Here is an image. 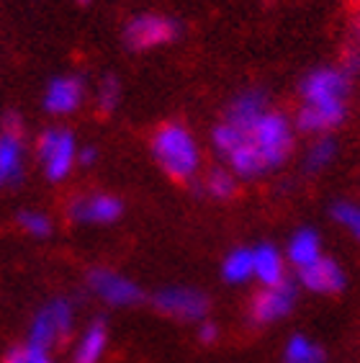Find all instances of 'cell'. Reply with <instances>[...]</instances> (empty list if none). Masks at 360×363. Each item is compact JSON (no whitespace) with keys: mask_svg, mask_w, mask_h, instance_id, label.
Returning <instances> with one entry per match:
<instances>
[{"mask_svg":"<svg viewBox=\"0 0 360 363\" xmlns=\"http://www.w3.org/2000/svg\"><path fill=\"white\" fill-rule=\"evenodd\" d=\"M296 126L283 113L265 111L252 126H247L240 145L224 155L227 168L237 178H260L288 160L293 150Z\"/></svg>","mask_w":360,"mask_h":363,"instance_id":"1","label":"cell"},{"mask_svg":"<svg viewBox=\"0 0 360 363\" xmlns=\"http://www.w3.org/2000/svg\"><path fill=\"white\" fill-rule=\"evenodd\" d=\"M154 162L173 181H191L201 170V150L193 134L180 124L159 126L152 137Z\"/></svg>","mask_w":360,"mask_h":363,"instance_id":"2","label":"cell"},{"mask_svg":"<svg viewBox=\"0 0 360 363\" xmlns=\"http://www.w3.org/2000/svg\"><path fill=\"white\" fill-rule=\"evenodd\" d=\"M36 152H39V162H42V170L49 181H64L77 162V145L72 132L67 129H47V132L39 137V145H36Z\"/></svg>","mask_w":360,"mask_h":363,"instance_id":"3","label":"cell"},{"mask_svg":"<svg viewBox=\"0 0 360 363\" xmlns=\"http://www.w3.org/2000/svg\"><path fill=\"white\" fill-rule=\"evenodd\" d=\"M72 325H75L72 301L52 299L36 312L34 322H31V333H28V345L49 350L55 342H62L72 333Z\"/></svg>","mask_w":360,"mask_h":363,"instance_id":"4","label":"cell"},{"mask_svg":"<svg viewBox=\"0 0 360 363\" xmlns=\"http://www.w3.org/2000/svg\"><path fill=\"white\" fill-rule=\"evenodd\" d=\"M180 23L170 16L159 13H142L134 16L124 28V42L134 52H147V49H157L165 44L175 42L180 36Z\"/></svg>","mask_w":360,"mask_h":363,"instance_id":"5","label":"cell"},{"mask_svg":"<svg viewBox=\"0 0 360 363\" xmlns=\"http://www.w3.org/2000/svg\"><path fill=\"white\" fill-rule=\"evenodd\" d=\"M23 155V121L16 111H8L0 119V189L21 181Z\"/></svg>","mask_w":360,"mask_h":363,"instance_id":"6","label":"cell"},{"mask_svg":"<svg viewBox=\"0 0 360 363\" xmlns=\"http://www.w3.org/2000/svg\"><path fill=\"white\" fill-rule=\"evenodd\" d=\"M350 93V75L342 67H319L301 80V101L304 104L339 106Z\"/></svg>","mask_w":360,"mask_h":363,"instance_id":"7","label":"cell"},{"mask_svg":"<svg viewBox=\"0 0 360 363\" xmlns=\"http://www.w3.org/2000/svg\"><path fill=\"white\" fill-rule=\"evenodd\" d=\"M293 304H296V286L291 281L263 286L249 301V320L255 325H273L291 315Z\"/></svg>","mask_w":360,"mask_h":363,"instance_id":"8","label":"cell"},{"mask_svg":"<svg viewBox=\"0 0 360 363\" xmlns=\"http://www.w3.org/2000/svg\"><path fill=\"white\" fill-rule=\"evenodd\" d=\"M154 307L162 315L183 322H201L208 315L206 294L188 286H167L162 291H157L154 294Z\"/></svg>","mask_w":360,"mask_h":363,"instance_id":"9","label":"cell"},{"mask_svg":"<svg viewBox=\"0 0 360 363\" xmlns=\"http://www.w3.org/2000/svg\"><path fill=\"white\" fill-rule=\"evenodd\" d=\"M67 214L77 224H113L124 214V203L111 194H83L69 201Z\"/></svg>","mask_w":360,"mask_h":363,"instance_id":"10","label":"cell"},{"mask_svg":"<svg viewBox=\"0 0 360 363\" xmlns=\"http://www.w3.org/2000/svg\"><path fill=\"white\" fill-rule=\"evenodd\" d=\"M88 286L98 299H103L111 307H132V304L142 301V289L132 279H126L121 273L106 271V268L90 273Z\"/></svg>","mask_w":360,"mask_h":363,"instance_id":"11","label":"cell"},{"mask_svg":"<svg viewBox=\"0 0 360 363\" xmlns=\"http://www.w3.org/2000/svg\"><path fill=\"white\" fill-rule=\"evenodd\" d=\"M347 276L339 268L337 260L319 255L314 263L298 268V286H304L312 294H339L345 289Z\"/></svg>","mask_w":360,"mask_h":363,"instance_id":"12","label":"cell"},{"mask_svg":"<svg viewBox=\"0 0 360 363\" xmlns=\"http://www.w3.org/2000/svg\"><path fill=\"white\" fill-rule=\"evenodd\" d=\"M85 101V83L77 75H60L49 80L47 91H44V108L52 116H67L77 111Z\"/></svg>","mask_w":360,"mask_h":363,"instance_id":"13","label":"cell"},{"mask_svg":"<svg viewBox=\"0 0 360 363\" xmlns=\"http://www.w3.org/2000/svg\"><path fill=\"white\" fill-rule=\"evenodd\" d=\"M347 116V104L339 106H322V104H301L296 113V126L298 132L304 134H317V137H325L332 129H337Z\"/></svg>","mask_w":360,"mask_h":363,"instance_id":"14","label":"cell"},{"mask_svg":"<svg viewBox=\"0 0 360 363\" xmlns=\"http://www.w3.org/2000/svg\"><path fill=\"white\" fill-rule=\"evenodd\" d=\"M265 111H268V98H265V93L244 91L229 104L227 113H224V121L240 126V129H247V126L255 124Z\"/></svg>","mask_w":360,"mask_h":363,"instance_id":"15","label":"cell"},{"mask_svg":"<svg viewBox=\"0 0 360 363\" xmlns=\"http://www.w3.org/2000/svg\"><path fill=\"white\" fill-rule=\"evenodd\" d=\"M108 345V328L103 320H93L77 337V345L72 350V363H101Z\"/></svg>","mask_w":360,"mask_h":363,"instance_id":"16","label":"cell"},{"mask_svg":"<svg viewBox=\"0 0 360 363\" xmlns=\"http://www.w3.org/2000/svg\"><path fill=\"white\" fill-rule=\"evenodd\" d=\"M252 266H255V279L263 286H273V284L286 281L283 255L273 245H260L252 250Z\"/></svg>","mask_w":360,"mask_h":363,"instance_id":"17","label":"cell"},{"mask_svg":"<svg viewBox=\"0 0 360 363\" xmlns=\"http://www.w3.org/2000/svg\"><path fill=\"white\" fill-rule=\"evenodd\" d=\"M286 255L296 268H304L309 263L322 255V242H319V235L309 227L293 232V238L288 240V247H286Z\"/></svg>","mask_w":360,"mask_h":363,"instance_id":"18","label":"cell"},{"mask_svg":"<svg viewBox=\"0 0 360 363\" xmlns=\"http://www.w3.org/2000/svg\"><path fill=\"white\" fill-rule=\"evenodd\" d=\"M237 178L229 168H211L201 181V191L214 201H229L237 194Z\"/></svg>","mask_w":360,"mask_h":363,"instance_id":"19","label":"cell"},{"mask_svg":"<svg viewBox=\"0 0 360 363\" xmlns=\"http://www.w3.org/2000/svg\"><path fill=\"white\" fill-rule=\"evenodd\" d=\"M222 276L227 284H244V281L255 279V266H252V250L237 247L224 258Z\"/></svg>","mask_w":360,"mask_h":363,"instance_id":"20","label":"cell"},{"mask_svg":"<svg viewBox=\"0 0 360 363\" xmlns=\"http://www.w3.org/2000/svg\"><path fill=\"white\" fill-rule=\"evenodd\" d=\"M283 363H327V353L306 335H293L286 342Z\"/></svg>","mask_w":360,"mask_h":363,"instance_id":"21","label":"cell"},{"mask_svg":"<svg viewBox=\"0 0 360 363\" xmlns=\"http://www.w3.org/2000/svg\"><path fill=\"white\" fill-rule=\"evenodd\" d=\"M334 155H337V145H334L330 137H319L317 142L309 145L306 150V157H304V170L306 173H319V170H325L330 162L334 160Z\"/></svg>","mask_w":360,"mask_h":363,"instance_id":"22","label":"cell"},{"mask_svg":"<svg viewBox=\"0 0 360 363\" xmlns=\"http://www.w3.org/2000/svg\"><path fill=\"white\" fill-rule=\"evenodd\" d=\"M96 104L103 113H111L121 104V80L116 75H106L101 83H98L96 91Z\"/></svg>","mask_w":360,"mask_h":363,"instance_id":"23","label":"cell"},{"mask_svg":"<svg viewBox=\"0 0 360 363\" xmlns=\"http://www.w3.org/2000/svg\"><path fill=\"white\" fill-rule=\"evenodd\" d=\"M18 227L23 232H28L31 238H39V240L52 235V219L44 211H34V209L18 211Z\"/></svg>","mask_w":360,"mask_h":363,"instance_id":"24","label":"cell"},{"mask_svg":"<svg viewBox=\"0 0 360 363\" xmlns=\"http://www.w3.org/2000/svg\"><path fill=\"white\" fill-rule=\"evenodd\" d=\"M332 217L339 227H345L355 240H360V206L350 201H337L332 206Z\"/></svg>","mask_w":360,"mask_h":363,"instance_id":"25","label":"cell"},{"mask_svg":"<svg viewBox=\"0 0 360 363\" xmlns=\"http://www.w3.org/2000/svg\"><path fill=\"white\" fill-rule=\"evenodd\" d=\"M23 363H52L47 348H36V345H26L23 348Z\"/></svg>","mask_w":360,"mask_h":363,"instance_id":"26","label":"cell"},{"mask_svg":"<svg viewBox=\"0 0 360 363\" xmlns=\"http://www.w3.org/2000/svg\"><path fill=\"white\" fill-rule=\"evenodd\" d=\"M198 340L206 342V345H211V342H216V340H219V328H216L214 322L201 320V328H198Z\"/></svg>","mask_w":360,"mask_h":363,"instance_id":"27","label":"cell"},{"mask_svg":"<svg viewBox=\"0 0 360 363\" xmlns=\"http://www.w3.org/2000/svg\"><path fill=\"white\" fill-rule=\"evenodd\" d=\"M96 160H98L96 147H77V162H80V165H85V168H88V165H93Z\"/></svg>","mask_w":360,"mask_h":363,"instance_id":"28","label":"cell"},{"mask_svg":"<svg viewBox=\"0 0 360 363\" xmlns=\"http://www.w3.org/2000/svg\"><path fill=\"white\" fill-rule=\"evenodd\" d=\"M3 363H23V348L21 350H11V353L3 358Z\"/></svg>","mask_w":360,"mask_h":363,"instance_id":"29","label":"cell"},{"mask_svg":"<svg viewBox=\"0 0 360 363\" xmlns=\"http://www.w3.org/2000/svg\"><path fill=\"white\" fill-rule=\"evenodd\" d=\"M355 44H358V52H360V13L355 16Z\"/></svg>","mask_w":360,"mask_h":363,"instance_id":"30","label":"cell"},{"mask_svg":"<svg viewBox=\"0 0 360 363\" xmlns=\"http://www.w3.org/2000/svg\"><path fill=\"white\" fill-rule=\"evenodd\" d=\"M80 3H88V0H80Z\"/></svg>","mask_w":360,"mask_h":363,"instance_id":"31","label":"cell"}]
</instances>
